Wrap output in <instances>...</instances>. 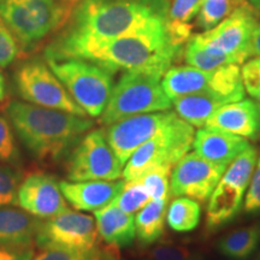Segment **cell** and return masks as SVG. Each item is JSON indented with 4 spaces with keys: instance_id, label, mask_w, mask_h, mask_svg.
<instances>
[{
    "instance_id": "cell-20",
    "label": "cell",
    "mask_w": 260,
    "mask_h": 260,
    "mask_svg": "<svg viewBox=\"0 0 260 260\" xmlns=\"http://www.w3.org/2000/svg\"><path fill=\"white\" fill-rule=\"evenodd\" d=\"M212 80L213 70H201L187 64L169 68L161 79V86L172 102L190 94H209Z\"/></svg>"
},
{
    "instance_id": "cell-44",
    "label": "cell",
    "mask_w": 260,
    "mask_h": 260,
    "mask_svg": "<svg viewBox=\"0 0 260 260\" xmlns=\"http://www.w3.org/2000/svg\"><path fill=\"white\" fill-rule=\"evenodd\" d=\"M233 2H235V3H243V2H246V0H233Z\"/></svg>"
},
{
    "instance_id": "cell-41",
    "label": "cell",
    "mask_w": 260,
    "mask_h": 260,
    "mask_svg": "<svg viewBox=\"0 0 260 260\" xmlns=\"http://www.w3.org/2000/svg\"><path fill=\"white\" fill-rule=\"evenodd\" d=\"M249 5L252 6L255 15L258 16V18L260 19V0H249Z\"/></svg>"
},
{
    "instance_id": "cell-45",
    "label": "cell",
    "mask_w": 260,
    "mask_h": 260,
    "mask_svg": "<svg viewBox=\"0 0 260 260\" xmlns=\"http://www.w3.org/2000/svg\"><path fill=\"white\" fill-rule=\"evenodd\" d=\"M256 260H260V252H259V255H258V259H256Z\"/></svg>"
},
{
    "instance_id": "cell-5",
    "label": "cell",
    "mask_w": 260,
    "mask_h": 260,
    "mask_svg": "<svg viewBox=\"0 0 260 260\" xmlns=\"http://www.w3.org/2000/svg\"><path fill=\"white\" fill-rule=\"evenodd\" d=\"M164 73L151 69L124 71L113 86L109 103L100 116V123L109 126L123 119L144 113L170 110L172 102L161 86Z\"/></svg>"
},
{
    "instance_id": "cell-34",
    "label": "cell",
    "mask_w": 260,
    "mask_h": 260,
    "mask_svg": "<svg viewBox=\"0 0 260 260\" xmlns=\"http://www.w3.org/2000/svg\"><path fill=\"white\" fill-rule=\"evenodd\" d=\"M148 258L152 260H195V255L186 246L161 241L149 251Z\"/></svg>"
},
{
    "instance_id": "cell-21",
    "label": "cell",
    "mask_w": 260,
    "mask_h": 260,
    "mask_svg": "<svg viewBox=\"0 0 260 260\" xmlns=\"http://www.w3.org/2000/svg\"><path fill=\"white\" fill-rule=\"evenodd\" d=\"M40 220L22 209L0 207V245L31 243Z\"/></svg>"
},
{
    "instance_id": "cell-46",
    "label": "cell",
    "mask_w": 260,
    "mask_h": 260,
    "mask_svg": "<svg viewBox=\"0 0 260 260\" xmlns=\"http://www.w3.org/2000/svg\"><path fill=\"white\" fill-rule=\"evenodd\" d=\"M145 260H152V259H151V258H148V256H147V258H146Z\"/></svg>"
},
{
    "instance_id": "cell-33",
    "label": "cell",
    "mask_w": 260,
    "mask_h": 260,
    "mask_svg": "<svg viewBox=\"0 0 260 260\" xmlns=\"http://www.w3.org/2000/svg\"><path fill=\"white\" fill-rule=\"evenodd\" d=\"M19 152L16 139L9 122L0 116V162L17 165Z\"/></svg>"
},
{
    "instance_id": "cell-14",
    "label": "cell",
    "mask_w": 260,
    "mask_h": 260,
    "mask_svg": "<svg viewBox=\"0 0 260 260\" xmlns=\"http://www.w3.org/2000/svg\"><path fill=\"white\" fill-rule=\"evenodd\" d=\"M177 117L171 110L133 116L107 126L106 139L124 167L132 154L147 140Z\"/></svg>"
},
{
    "instance_id": "cell-19",
    "label": "cell",
    "mask_w": 260,
    "mask_h": 260,
    "mask_svg": "<svg viewBox=\"0 0 260 260\" xmlns=\"http://www.w3.org/2000/svg\"><path fill=\"white\" fill-rule=\"evenodd\" d=\"M99 235L106 245L124 248L134 242L136 237L135 218L111 203L94 211Z\"/></svg>"
},
{
    "instance_id": "cell-36",
    "label": "cell",
    "mask_w": 260,
    "mask_h": 260,
    "mask_svg": "<svg viewBox=\"0 0 260 260\" xmlns=\"http://www.w3.org/2000/svg\"><path fill=\"white\" fill-rule=\"evenodd\" d=\"M35 255L31 243H6L0 245V260H32Z\"/></svg>"
},
{
    "instance_id": "cell-40",
    "label": "cell",
    "mask_w": 260,
    "mask_h": 260,
    "mask_svg": "<svg viewBox=\"0 0 260 260\" xmlns=\"http://www.w3.org/2000/svg\"><path fill=\"white\" fill-rule=\"evenodd\" d=\"M6 96V82H5V76L4 74L0 70V102L5 99Z\"/></svg>"
},
{
    "instance_id": "cell-2",
    "label": "cell",
    "mask_w": 260,
    "mask_h": 260,
    "mask_svg": "<svg viewBox=\"0 0 260 260\" xmlns=\"http://www.w3.org/2000/svg\"><path fill=\"white\" fill-rule=\"evenodd\" d=\"M19 141L39 160H57L70 153L94 126L87 117L14 100L6 107Z\"/></svg>"
},
{
    "instance_id": "cell-18",
    "label": "cell",
    "mask_w": 260,
    "mask_h": 260,
    "mask_svg": "<svg viewBox=\"0 0 260 260\" xmlns=\"http://www.w3.org/2000/svg\"><path fill=\"white\" fill-rule=\"evenodd\" d=\"M249 146L248 140L242 136L207 128H201L195 133L193 142L195 153L205 160L225 169Z\"/></svg>"
},
{
    "instance_id": "cell-15",
    "label": "cell",
    "mask_w": 260,
    "mask_h": 260,
    "mask_svg": "<svg viewBox=\"0 0 260 260\" xmlns=\"http://www.w3.org/2000/svg\"><path fill=\"white\" fill-rule=\"evenodd\" d=\"M17 205L39 219H48L69 210L59 182L47 172L35 171L25 176L18 190Z\"/></svg>"
},
{
    "instance_id": "cell-42",
    "label": "cell",
    "mask_w": 260,
    "mask_h": 260,
    "mask_svg": "<svg viewBox=\"0 0 260 260\" xmlns=\"http://www.w3.org/2000/svg\"><path fill=\"white\" fill-rule=\"evenodd\" d=\"M251 96L253 98V100H254V102L258 104V106L260 107V89L256 90V92H254V93H252Z\"/></svg>"
},
{
    "instance_id": "cell-30",
    "label": "cell",
    "mask_w": 260,
    "mask_h": 260,
    "mask_svg": "<svg viewBox=\"0 0 260 260\" xmlns=\"http://www.w3.org/2000/svg\"><path fill=\"white\" fill-rule=\"evenodd\" d=\"M147 189L140 180L125 181L124 187L113 204L126 213H136L151 201Z\"/></svg>"
},
{
    "instance_id": "cell-7",
    "label": "cell",
    "mask_w": 260,
    "mask_h": 260,
    "mask_svg": "<svg viewBox=\"0 0 260 260\" xmlns=\"http://www.w3.org/2000/svg\"><path fill=\"white\" fill-rule=\"evenodd\" d=\"M194 136V126L175 117L132 154L122 177L124 181H134L151 169L175 167L193 147Z\"/></svg>"
},
{
    "instance_id": "cell-12",
    "label": "cell",
    "mask_w": 260,
    "mask_h": 260,
    "mask_svg": "<svg viewBox=\"0 0 260 260\" xmlns=\"http://www.w3.org/2000/svg\"><path fill=\"white\" fill-rule=\"evenodd\" d=\"M68 180L116 181L123 175V165L118 160L102 129L90 130L69 153L67 164Z\"/></svg>"
},
{
    "instance_id": "cell-8",
    "label": "cell",
    "mask_w": 260,
    "mask_h": 260,
    "mask_svg": "<svg viewBox=\"0 0 260 260\" xmlns=\"http://www.w3.org/2000/svg\"><path fill=\"white\" fill-rule=\"evenodd\" d=\"M258 151L254 146L247 147L232 161L210 198L206 212V229H219L230 223L241 212L243 198L254 171Z\"/></svg>"
},
{
    "instance_id": "cell-39",
    "label": "cell",
    "mask_w": 260,
    "mask_h": 260,
    "mask_svg": "<svg viewBox=\"0 0 260 260\" xmlns=\"http://www.w3.org/2000/svg\"><path fill=\"white\" fill-rule=\"evenodd\" d=\"M247 54H248V59L260 57V23L256 24L254 31H253L248 48H247Z\"/></svg>"
},
{
    "instance_id": "cell-25",
    "label": "cell",
    "mask_w": 260,
    "mask_h": 260,
    "mask_svg": "<svg viewBox=\"0 0 260 260\" xmlns=\"http://www.w3.org/2000/svg\"><path fill=\"white\" fill-rule=\"evenodd\" d=\"M260 243V224L240 228L223 236L217 248L226 258L245 260L256 251Z\"/></svg>"
},
{
    "instance_id": "cell-1",
    "label": "cell",
    "mask_w": 260,
    "mask_h": 260,
    "mask_svg": "<svg viewBox=\"0 0 260 260\" xmlns=\"http://www.w3.org/2000/svg\"><path fill=\"white\" fill-rule=\"evenodd\" d=\"M183 51L174 44L168 23L107 39H94L61 30L45 48V58H81L113 74L118 70L151 69L167 73Z\"/></svg>"
},
{
    "instance_id": "cell-37",
    "label": "cell",
    "mask_w": 260,
    "mask_h": 260,
    "mask_svg": "<svg viewBox=\"0 0 260 260\" xmlns=\"http://www.w3.org/2000/svg\"><path fill=\"white\" fill-rule=\"evenodd\" d=\"M243 206H245L246 212L248 213L260 211V155L256 160L251 182H249Z\"/></svg>"
},
{
    "instance_id": "cell-6",
    "label": "cell",
    "mask_w": 260,
    "mask_h": 260,
    "mask_svg": "<svg viewBox=\"0 0 260 260\" xmlns=\"http://www.w3.org/2000/svg\"><path fill=\"white\" fill-rule=\"evenodd\" d=\"M45 60L87 115L102 116L115 86L112 71L81 58H45Z\"/></svg>"
},
{
    "instance_id": "cell-13",
    "label": "cell",
    "mask_w": 260,
    "mask_h": 260,
    "mask_svg": "<svg viewBox=\"0 0 260 260\" xmlns=\"http://www.w3.org/2000/svg\"><path fill=\"white\" fill-rule=\"evenodd\" d=\"M225 170L195 152H188L171 171L170 193L174 197L190 198L200 204L206 203Z\"/></svg>"
},
{
    "instance_id": "cell-24",
    "label": "cell",
    "mask_w": 260,
    "mask_h": 260,
    "mask_svg": "<svg viewBox=\"0 0 260 260\" xmlns=\"http://www.w3.org/2000/svg\"><path fill=\"white\" fill-rule=\"evenodd\" d=\"M223 105L225 104L217 98L204 93L190 94L172 100V106L175 107L177 116L190 125L200 129L205 126L207 119Z\"/></svg>"
},
{
    "instance_id": "cell-22",
    "label": "cell",
    "mask_w": 260,
    "mask_h": 260,
    "mask_svg": "<svg viewBox=\"0 0 260 260\" xmlns=\"http://www.w3.org/2000/svg\"><path fill=\"white\" fill-rule=\"evenodd\" d=\"M203 0H174L168 15V30L172 42L182 51L193 35L191 22L197 18Z\"/></svg>"
},
{
    "instance_id": "cell-4",
    "label": "cell",
    "mask_w": 260,
    "mask_h": 260,
    "mask_svg": "<svg viewBox=\"0 0 260 260\" xmlns=\"http://www.w3.org/2000/svg\"><path fill=\"white\" fill-rule=\"evenodd\" d=\"M71 10L65 0H0V19L24 53L61 30Z\"/></svg>"
},
{
    "instance_id": "cell-16",
    "label": "cell",
    "mask_w": 260,
    "mask_h": 260,
    "mask_svg": "<svg viewBox=\"0 0 260 260\" xmlns=\"http://www.w3.org/2000/svg\"><path fill=\"white\" fill-rule=\"evenodd\" d=\"M204 128L229 133L245 139L260 135V107L254 100L242 99L219 107L207 119Z\"/></svg>"
},
{
    "instance_id": "cell-35",
    "label": "cell",
    "mask_w": 260,
    "mask_h": 260,
    "mask_svg": "<svg viewBox=\"0 0 260 260\" xmlns=\"http://www.w3.org/2000/svg\"><path fill=\"white\" fill-rule=\"evenodd\" d=\"M19 45L11 31L0 19V68H6L17 59Z\"/></svg>"
},
{
    "instance_id": "cell-43",
    "label": "cell",
    "mask_w": 260,
    "mask_h": 260,
    "mask_svg": "<svg viewBox=\"0 0 260 260\" xmlns=\"http://www.w3.org/2000/svg\"><path fill=\"white\" fill-rule=\"evenodd\" d=\"M65 2H67V3H69V4H70V5L73 6V8H74V5L76 4V2H77V0H65Z\"/></svg>"
},
{
    "instance_id": "cell-23",
    "label": "cell",
    "mask_w": 260,
    "mask_h": 260,
    "mask_svg": "<svg viewBox=\"0 0 260 260\" xmlns=\"http://www.w3.org/2000/svg\"><path fill=\"white\" fill-rule=\"evenodd\" d=\"M168 199L151 200L135 216L136 237L142 247L153 245L161 239L165 229Z\"/></svg>"
},
{
    "instance_id": "cell-9",
    "label": "cell",
    "mask_w": 260,
    "mask_h": 260,
    "mask_svg": "<svg viewBox=\"0 0 260 260\" xmlns=\"http://www.w3.org/2000/svg\"><path fill=\"white\" fill-rule=\"evenodd\" d=\"M14 80L17 93L25 103L88 116L70 96L45 59L35 57L24 60L15 71Z\"/></svg>"
},
{
    "instance_id": "cell-38",
    "label": "cell",
    "mask_w": 260,
    "mask_h": 260,
    "mask_svg": "<svg viewBox=\"0 0 260 260\" xmlns=\"http://www.w3.org/2000/svg\"><path fill=\"white\" fill-rule=\"evenodd\" d=\"M241 73L246 92L249 95L260 89V57L251 58L241 65Z\"/></svg>"
},
{
    "instance_id": "cell-17",
    "label": "cell",
    "mask_w": 260,
    "mask_h": 260,
    "mask_svg": "<svg viewBox=\"0 0 260 260\" xmlns=\"http://www.w3.org/2000/svg\"><path fill=\"white\" fill-rule=\"evenodd\" d=\"M124 180L116 181H60L64 198L77 211H96L113 203L118 197Z\"/></svg>"
},
{
    "instance_id": "cell-32",
    "label": "cell",
    "mask_w": 260,
    "mask_h": 260,
    "mask_svg": "<svg viewBox=\"0 0 260 260\" xmlns=\"http://www.w3.org/2000/svg\"><path fill=\"white\" fill-rule=\"evenodd\" d=\"M171 169L172 167H157L148 170L139 178L152 200L169 199Z\"/></svg>"
},
{
    "instance_id": "cell-31",
    "label": "cell",
    "mask_w": 260,
    "mask_h": 260,
    "mask_svg": "<svg viewBox=\"0 0 260 260\" xmlns=\"http://www.w3.org/2000/svg\"><path fill=\"white\" fill-rule=\"evenodd\" d=\"M233 0H203L195 24L203 31L210 30L220 23L232 12Z\"/></svg>"
},
{
    "instance_id": "cell-28",
    "label": "cell",
    "mask_w": 260,
    "mask_h": 260,
    "mask_svg": "<svg viewBox=\"0 0 260 260\" xmlns=\"http://www.w3.org/2000/svg\"><path fill=\"white\" fill-rule=\"evenodd\" d=\"M182 56H183L188 65L206 71L216 70L218 68L225 67V65L229 64H239L236 63L235 59L230 57L211 53V52L206 51L198 44H195L190 39L186 44V46H184Z\"/></svg>"
},
{
    "instance_id": "cell-29",
    "label": "cell",
    "mask_w": 260,
    "mask_h": 260,
    "mask_svg": "<svg viewBox=\"0 0 260 260\" xmlns=\"http://www.w3.org/2000/svg\"><path fill=\"white\" fill-rule=\"evenodd\" d=\"M23 172L17 165L0 162V207L17 205Z\"/></svg>"
},
{
    "instance_id": "cell-26",
    "label": "cell",
    "mask_w": 260,
    "mask_h": 260,
    "mask_svg": "<svg viewBox=\"0 0 260 260\" xmlns=\"http://www.w3.org/2000/svg\"><path fill=\"white\" fill-rule=\"evenodd\" d=\"M201 218L200 203L190 198L178 197L167 211V222L174 232L188 233L197 229Z\"/></svg>"
},
{
    "instance_id": "cell-10",
    "label": "cell",
    "mask_w": 260,
    "mask_h": 260,
    "mask_svg": "<svg viewBox=\"0 0 260 260\" xmlns=\"http://www.w3.org/2000/svg\"><path fill=\"white\" fill-rule=\"evenodd\" d=\"M258 16L247 3H237V6L216 27L191 35L190 40L211 53L226 56L242 65L248 59L247 48L256 27Z\"/></svg>"
},
{
    "instance_id": "cell-11",
    "label": "cell",
    "mask_w": 260,
    "mask_h": 260,
    "mask_svg": "<svg viewBox=\"0 0 260 260\" xmlns=\"http://www.w3.org/2000/svg\"><path fill=\"white\" fill-rule=\"evenodd\" d=\"M34 241L40 249L90 252L102 246L103 240L92 216L69 209L52 218L41 219Z\"/></svg>"
},
{
    "instance_id": "cell-3",
    "label": "cell",
    "mask_w": 260,
    "mask_h": 260,
    "mask_svg": "<svg viewBox=\"0 0 260 260\" xmlns=\"http://www.w3.org/2000/svg\"><path fill=\"white\" fill-rule=\"evenodd\" d=\"M170 0H77L61 30L113 39L168 23Z\"/></svg>"
},
{
    "instance_id": "cell-27",
    "label": "cell",
    "mask_w": 260,
    "mask_h": 260,
    "mask_svg": "<svg viewBox=\"0 0 260 260\" xmlns=\"http://www.w3.org/2000/svg\"><path fill=\"white\" fill-rule=\"evenodd\" d=\"M118 248L110 245H102L90 252H76L69 249H41L32 260H117Z\"/></svg>"
}]
</instances>
